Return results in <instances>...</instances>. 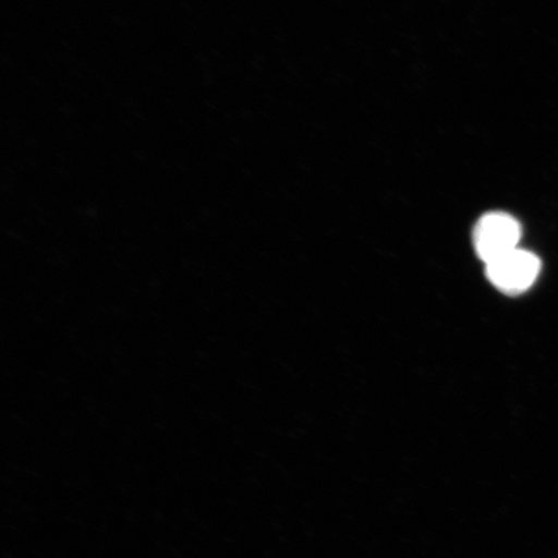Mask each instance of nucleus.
Segmentation results:
<instances>
[{"instance_id": "nucleus-2", "label": "nucleus", "mask_w": 558, "mask_h": 558, "mask_svg": "<svg viewBox=\"0 0 558 558\" xmlns=\"http://www.w3.org/2000/svg\"><path fill=\"white\" fill-rule=\"evenodd\" d=\"M486 276L495 288L507 294H520L532 288L541 271L539 257L526 250L511 253L485 264Z\"/></svg>"}, {"instance_id": "nucleus-1", "label": "nucleus", "mask_w": 558, "mask_h": 558, "mask_svg": "<svg viewBox=\"0 0 558 558\" xmlns=\"http://www.w3.org/2000/svg\"><path fill=\"white\" fill-rule=\"evenodd\" d=\"M521 226L511 215L486 214L474 228L473 244L480 259L485 264L519 248Z\"/></svg>"}]
</instances>
